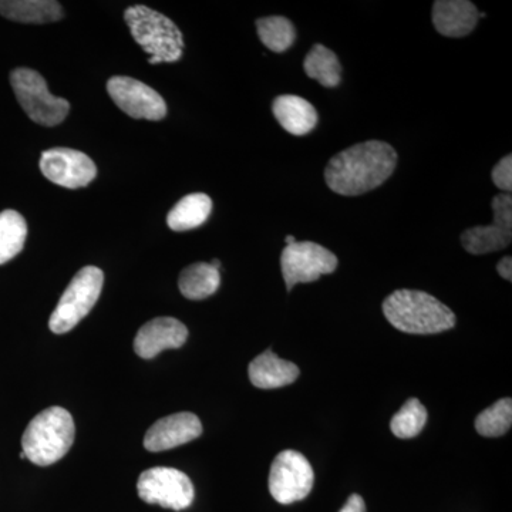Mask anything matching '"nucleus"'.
I'll return each mask as SVG.
<instances>
[{"label":"nucleus","instance_id":"28","mask_svg":"<svg viewBox=\"0 0 512 512\" xmlns=\"http://www.w3.org/2000/svg\"><path fill=\"white\" fill-rule=\"evenodd\" d=\"M497 271L500 276H503L505 281H512V259L511 256H505V258L501 259L497 265Z\"/></svg>","mask_w":512,"mask_h":512},{"label":"nucleus","instance_id":"6","mask_svg":"<svg viewBox=\"0 0 512 512\" xmlns=\"http://www.w3.org/2000/svg\"><path fill=\"white\" fill-rule=\"evenodd\" d=\"M10 83L22 109L40 126L55 127L69 114V101L53 96L46 80L35 70L26 67L13 70Z\"/></svg>","mask_w":512,"mask_h":512},{"label":"nucleus","instance_id":"8","mask_svg":"<svg viewBox=\"0 0 512 512\" xmlns=\"http://www.w3.org/2000/svg\"><path fill=\"white\" fill-rule=\"evenodd\" d=\"M315 473L308 458L295 450H285L275 457L269 473V491L279 504L305 500L311 494Z\"/></svg>","mask_w":512,"mask_h":512},{"label":"nucleus","instance_id":"27","mask_svg":"<svg viewBox=\"0 0 512 512\" xmlns=\"http://www.w3.org/2000/svg\"><path fill=\"white\" fill-rule=\"evenodd\" d=\"M339 512H366V504L359 494L350 495L349 500Z\"/></svg>","mask_w":512,"mask_h":512},{"label":"nucleus","instance_id":"2","mask_svg":"<svg viewBox=\"0 0 512 512\" xmlns=\"http://www.w3.org/2000/svg\"><path fill=\"white\" fill-rule=\"evenodd\" d=\"M383 312L393 328L413 335H434L456 326V315L427 292L399 289L387 296Z\"/></svg>","mask_w":512,"mask_h":512},{"label":"nucleus","instance_id":"21","mask_svg":"<svg viewBox=\"0 0 512 512\" xmlns=\"http://www.w3.org/2000/svg\"><path fill=\"white\" fill-rule=\"evenodd\" d=\"M303 69L308 77L322 84L323 87H338L342 80V64L339 57L329 47L315 45L305 57Z\"/></svg>","mask_w":512,"mask_h":512},{"label":"nucleus","instance_id":"11","mask_svg":"<svg viewBox=\"0 0 512 512\" xmlns=\"http://www.w3.org/2000/svg\"><path fill=\"white\" fill-rule=\"evenodd\" d=\"M494 221L466 229L461 234V245L473 255L490 254L510 247L512 239V197L500 194L493 198Z\"/></svg>","mask_w":512,"mask_h":512},{"label":"nucleus","instance_id":"10","mask_svg":"<svg viewBox=\"0 0 512 512\" xmlns=\"http://www.w3.org/2000/svg\"><path fill=\"white\" fill-rule=\"evenodd\" d=\"M107 92L117 107L133 119L160 121L167 116V104L163 97L136 79L111 77L107 82Z\"/></svg>","mask_w":512,"mask_h":512},{"label":"nucleus","instance_id":"15","mask_svg":"<svg viewBox=\"0 0 512 512\" xmlns=\"http://www.w3.org/2000/svg\"><path fill=\"white\" fill-rule=\"evenodd\" d=\"M480 18L477 6L468 0H437L433 5L434 28L443 36L470 35Z\"/></svg>","mask_w":512,"mask_h":512},{"label":"nucleus","instance_id":"26","mask_svg":"<svg viewBox=\"0 0 512 512\" xmlns=\"http://www.w3.org/2000/svg\"><path fill=\"white\" fill-rule=\"evenodd\" d=\"M495 187L500 188L510 194L512 190V157L511 154L505 156L500 163L495 164L493 173H491Z\"/></svg>","mask_w":512,"mask_h":512},{"label":"nucleus","instance_id":"19","mask_svg":"<svg viewBox=\"0 0 512 512\" xmlns=\"http://www.w3.org/2000/svg\"><path fill=\"white\" fill-rule=\"evenodd\" d=\"M212 200L207 194L195 192L178 201L167 217L168 227L175 232L201 227L210 218Z\"/></svg>","mask_w":512,"mask_h":512},{"label":"nucleus","instance_id":"17","mask_svg":"<svg viewBox=\"0 0 512 512\" xmlns=\"http://www.w3.org/2000/svg\"><path fill=\"white\" fill-rule=\"evenodd\" d=\"M276 121L292 136H306L318 126V113L308 100L293 94H284L274 101Z\"/></svg>","mask_w":512,"mask_h":512},{"label":"nucleus","instance_id":"22","mask_svg":"<svg viewBox=\"0 0 512 512\" xmlns=\"http://www.w3.org/2000/svg\"><path fill=\"white\" fill-rule=\"evenodd\" d=\"M28 224L18 211L0 212V265L15 258L25 247Z\"/></svg>","mask_w":512,"mask_h":512},{"label":"nucleus","instance_id":"1","mask_svg":"<svg viewBox=\"0 0 512 512\" xmlns=\"http://www.w3.org/2000/svg\"><path fill=\"white\" fill-rule=\"evenodd\" d=\"M397 165L396 150L384 141L370 140L340 151L330 158L325 181L333 192L356 197L386 183Z\"/></svg>","mask_w":512,"mask_h":512},{"label":"nucleus","instance_id":"13","mask_svg":"<svg viewBox=\"0 0 512 512\" xmlns=\"http://www.w3.org/2000/svg\"><path fill=\"white\" fill-rule=\"evenodd\" d=\"M201 420L192 413H175L156 421L144 437V447L151 453L171 450L198 439Z\"/></svg>","mask_w":512,"mask_h":512},{"label":"nucleus","instance_id":"4","mask_svg":"<svg viewBox=\"0 0 512 512\" xmlns=\"http://www.w3.org/2000/svg\"><path fill=\"white\" fill-rule=\"evenodd\" d=\"M124 20L137 45L151 55L148 63H174L183 56V33L167 16L147 6L136 5L124 12Z\"/></svg>","mask_w":512,"mask_h":512},{"label":"nucleus","instance_id":"20","mask_svg":"<svg viewBox=\"0 0 512 512\" xmlns=\"http://www.w3.org/2000/svg\"><path fill=\"white\" fill-rule=\"evenodd\" d=\"M220 285V271L205 262L187 266L178 279L181 293L190 301L210 298L218 291Z\"/></svg>","mask_w":512,"mask_h":512},{"label":"nucleus","instance_id":"14","mask_svg":"<svg viewBox=\"0 0 512 512\" xmlns=\"http://www.w3.org/2000/svg\"><path fill=\"white\" fill-rule=\"evenodd\" d=\"M188 329L174 318L150 320L138 330L134 350L141 359H153L165 349H178L187 342Z\"/></svg>","mask_w":512,"mask_h":512},{"label":"nucleus","instance_id":"7","mask_svg":"<svg viewBox=\"0 0 512 512\" xmlns=\"http://www.w3.org/2000/svg\"><path fill=\"white\" fill-rule=\"evenodd\" d=\"M138 495L147 504L168 510L183 511L194 501L195 491L190 477L177 468L154 467L138 478Z\"/></svg>","mask_w":512,"mask_h":512},{"label":"nucleus","instance_id":"29","mask_svg":"<svg viewBox=\"0 0 512 512\" xmlns=\"http://www.w3.org/2000/svg\"><path fill=\"white\" fill-rule=\"evenodd\" d=\"M286 245H292L295 244L296 239L295 237H292V235H288V237L285 238Z\"/></svg>","mask_w":512,"mask_h":512},{"label":"nucleus","instance_id":"23","mask_svg":"<svg viewBox=\"0 0 512 512\" xmlns=\"http://www.w3.org/2000/svg\"><path fill=\"white\" fill-rule=\"evenodd\" d=\"M256 32L261 42L274 53L286 52L296 40L295 26L284 16H269L256 20Z\"/></svg>","mask_w":512,"mask_h":512},{"label":"nucleus","instance_id":"18","mask_svg":"<svg viewBox=\"0 0 512 512\" xmlns=\"http://www.w3.org/2000/svg\"><path fill=\"white\" fill-rule=\"evenodd\" d=\"M0 15L18 23L59 22L63 18V8L55 0H0Z\"/></svg>","mask_w":512,"mask_h":512},{"label":"nucleus","instance_id":"5","mask_svg":"<svg viewBox=\"0 0 512 512\" xmlns=\"http://www.w3.org/2000/svg\"><path fill=\"white\" fill-rule=\"evenodd\" d=\"M104 274L96 266H84L72 279L49 320V328L56 335L70 332L86 318L99 301Z\"/></svg>","mask_w":512,"mask_h":512},{"label":"nucleus","instance_id":"16","mask_svg":"<svg viewBox=\"0 0 512 512\" xmlns=\"http://www.w3.org/2000/svg\"><path fill=\"white\" fill-rule=\"evenodd\" d=\"M299 367L266 350L249 365V380L258 389H278L288 386L299 377Z\"/></svg>","mask_w":512,"mask_h":512},{"label":"nucleus","instance_id":"31","mask_svg":"<svg viewBox=\"0 0 512 512\" xmlns=\"http://www.w3.org/2000/svg\"><path fill=\"white\" fill-rule=\"evenodd\" d=\"M20 458H26L25 453H23V451L22 453H20Z\"/></svg>","mask_w":512,"mask_h":512},{"label":"nucleus","instance_id":"12","mask_svg":"<svg viewBox=\"0 0 512 512\" xmlns=\"http://www.w3.org/2000/svg\"><path fill=\"white\" fill-rule=\"evenodd\" d=\"M40 170L47 180L70 190L86 187L97 175L92 158L72 148L45 151L40 158Z\"/></svg>","mask_w":512,"mask_h":512},{"label":"nucleus","instance_id":"3","mask_svg":"<svg viewBox=\"0 0 512 512\" xmlns=\"http://www.w3.org/2000/svg\"><path fill=\"white\" fill-rule=\"evenodd\" d=\"M72 414L63 407H49L37 414L22 437L23 453L30 463L46 467L66 456L74 443Z\"/></svg>","mask_w":512,"mask_h":512},{"label":"nucleus","instance_id":"25","mask_svg":"<svg viewBox=\"0 0 512 512\" xmlns=\"http://www.w3.org/2000/svg\"><path fill=\"white\" fill-rule=\"evenodd\" d=\"M512 424V400H498L493 406L478 414L476 430L484 437H501L507 434Z\"/></svg>","mask_w":512,"mask_h":512},{"label":"nucleus","instance_id":"9","mask_svg":"<svg viewBox=\"0 0 512 512\" xmlns=\"http://www.w3.org/2000/svg\"><path fill=\"white\" fill-rule=\"evenodd\" d=\"M338 264L336 255L316 242L286 245L281 255L282 275L289 292L296 284H309L318 281L322 275L333 274Z\"/></svg>","mask_w":512,"mask_h":512},{"label":"nucleus","instance_id":"24","mask_svg":"<svg viewBox=\"0 0 512 512\" xmlns=\"http://www.w3.org/2000/svg\"><path fill=\"white\" fill-rule=\"evenodd\" d=\"M427 423V410L419 399H409L399 413L390 421V430L399 439L407 440L419 436Z\"/></svg>","mask_w":512,"mask_h":512},{"label":"nucleus","instance_id":"30","mask_svg":"<svg viewBox=\"0 0 512 512\" xmlns=\"http://www.w3.org/2000/svg\"><path fill=\"white\" fill-rule=\"evenodd\" d=\"M211 265L214 266L215 269H218V271H220L221 262L218 261V259H214V261L211 262Z\"/></svg>","mask_w":512,"mask_h":512}]
</instances>
